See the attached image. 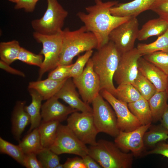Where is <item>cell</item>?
<instances>
[{
	"label": "cell",
	"instance_id": "obj_16",
	"mask_svg": "<svg viewBox=\"0 0 168 168\" xmlns=\"http://www.w3.org/2000/svg\"><path fill=\"white\" fill-rule=\"evenodd\" d=\"M72 78H68L54 96L72 108L81 112H92V107L80 98Z\"/></svg>",
	"mask_w": 168,
	"mask_h": 168
},
{
	"label": "cell",
	"instance_id": "obj_20",
	"mask_svg": "<svg viewBox=\"0 0 168 168\" xmlns=\"http://www.w3.org/2000/svg\"><path fill=\"white\" fill-rule=\"evenodd\" d=\"M67 79L58 81L48 78L44 80L30 82L28 88L34 89L41 96L43 100H47L55 95Z\"/></svg>",
	"mask_w": 168,
	"mask_h": 168
},
{
	"label": "cell",
	"instance_id": "obj_21",
	"mask_svg": "<svg viewBox=\"0 0 168 168\" xmlns=\"http://www.w3.org/2000/svg\"><path fill=\"white\" fill-rule=\"evenodd\" d=\"M28 89L31 98L30 104L25 106V110L29 114L31 120L29 133L38 128L41 122V102L43 100L41 96L36 91L31 88Z\"/></svg>",
	"mask_w": 168,
	"mask_h": 168
},
{
	"label": "cell",
	"instance_id": "obj_12",
	"mask_svg": "<svg viewBox=\"0 0 168 168\" xmlns=\"http://www.w3.org/2000/svg\"><path fill=\"white\" fill-rule=\"evenodd\" d=\"M100 94L114 109L120 131H131L142 125L129 110L128 103L118 99L106 90H101Z\"/></svg>",
	"mask_w": 168,
	"mask_h": 168
},
{
	"label": "cell",
	"instance_id": "obj_15",
	"mask_svg": "<svg viewBox=\"0 0 168 168\" xmlns=\"http://www.w3.org/2000/svg\"><path fill=\"white\" fill-rule=\"evenodd\" d=\"M58 99L54 96L42 105L41 113L43 121H56L60 123L67 119L68 115L78 111L63 104Z\"/></svg>",
	"mask_w": 168,
	"mask_h": 168
},
{
	"label": "cell",
	"instance_id": "obj_1",
	"mask_svg": "<svg viewBox=\"0 0 168 168\" xmlns=\"http://www.w3.org/2000/svg\"><path fill=\"white\" fill-rule=\"evenodd\" d=\"M94 1V5L85 8L86 13L79 12L77 16L86 29L95 36L97 49L110 41L109 34L114 29L132 17H118L111 14L110 9L118 3L117 1Z\"/></svg>",
	"mask_w": 168,
	"mask_h": 168
},
{
	"label": "cell",
	"instance_id": "obj_30",
	"mask_svg": "<svg viewBox=\"0 0 168 168\" xmlns=\"http://www.w3.org/2000/svg\"><path fill=\"white\" fill-rule=\"evenodd\" d=\"M114 96L128 104L137 101L142 97L138 91L131 83L119 85L116 88Z\"/></svg>",
	"mask_w": 168,
	"mask_h": 168
},
{
	"label": "cell",
	"instance_id": "obj_32",
	"mask_svg": "<svg viewBox=\"0 0 168 168\" xmlns=\"http://www.w3.org/2000/svg\"><path fill=\"white\" fill-rule=\"evenodd\" d=\"M0 152L8 155L23 166L25 154L18 145L13 144L0 137Z\"/></svg>",
	"mask_w": 168,
	"mask_h": 168
},
{
	"label": "cell",
	"instance_id": "obj_18",
	"mask_svg": "<svg viewBox=\"0 0 168 168\" xmlns=\"http://www.w3.org/2000/svg\"><path fill=\"white\" fill-rule=\"evenodd\" d=\"M156 0H134L118 3L110 9L111 14L118 17H137L142 12L150 10Z\"/></svg>",
	"mask_w": 168,
	"mask_h": 168
},
{
	"label": "cell",
	"instance_id": "obj_45",
	"mask_svg": "<svg viewBox=\"0 0 168 168\" xmlns=\"http://www.w3.org/2000/svg\"><path fill=\"white\" fill-rule=\"evenodd\" d=\"M161 120V124L168 130V105L166 108Z\"/></svg>",
	"mask_w": 168,
	"mask_h": 168
},
{
	"label": "cell",
	"instance_id": "obj_26",
	"mask_svg": "<svg viewBox=\"0 0 168 168\" xmlns=\"http://www.w3.org/2000/svg\"><path fill=\"white\" fill-rule=\"evenodd\" d=\"M19 141L18 145L25 154H37L43 148L38 128L34 129Z\"/></svg>",
	"mask_w": 168,
	"mask_h": 168
},
{
	"label": "cell",
	"instance_id": "obj_31",
	"mask_svg": "<svg viewBox=\"0 0 168 168\" xmlns=\"http://www.w3.org/2000/svg\"><path fill=\"white\" fill-rule=\"evenodd\" d=\"M142 97L148 100L157 91L154 85L140 72L132 84Z\"/></svg>",
	"mask_w": 168,
	"mask_h": 168
},
{
	"label": "cell",
	"instance_id": "obj_44",
	"mask_svg": "<svg viewBox=\"0 0 168 168\" xmlns=\"http://www.w3.org/2000/svg\"><path fill=\"white\" fill-rule=\"evenodd\" d=\"M86 168H101V166L88 154L82 157Z\"/></svg>",
	"mask_w": 168,
	"mask_h": 168
},
{
	"label": "cell",
	"instance_id": "obj_17",
	"mask_svg": "<svg viewBox=\"0 0 168 168\" xmlns=\"http://www.w3.org/2000/svg\"><path fill=\"white\" fill-rule=\"evenodd\" d=\"M138 70L156 87L157 91L166 90L168 76L161 70L143 57L138 61Z\"/></svg>",
	"mask_w": 168,
	"mask_h": 168
},
{
	"label": "cell",
	"instance_id": "obj_36",
	"mask_svg": "<svg viewBox=\"0 0 168 168\" xmlns=\"http://www.w3.org/2000/svg\"><path fill=\"white\" fill-rule=\"evenodd\" d=\"M93 50L86 52L85 53L79 56L76 62L73 64L71 69L69 78H74L80 75L84 69L89 59L92 56Z\"/></svg>",
	"mask_w": 168,
	"mask_h": 168
},
{
	"label": "cell",
	"instance_id": "obj_7",
	"mask_svg": "<svg viewBox=\"0 0 168 168\" xmlns=\"http://www.w3.org/2000/svg\"><path fill=\"white\" fill-rule=\"evenodd\" d=\"M94 123L99 133L115 138L119 132L115 112L100 93L92 102Z\"/></svg>",
	"mask_w": 168,
	"mask_h": 168
},
{
	"label": "cell",
	"instance_id": "obj_3",
	"mask_svg": "<svg viewBox=\"0 0 168 168\" xmlns=\"http://www.w3.org/2000/svg\"><path fill=\"white\" fill-rule=\"evenodd\" d=\"M98 42L94 35L84 25L74 30H63L62 50L58 65L72 64L73 58L80 53L97 49Z\"/></svg>",
	"mask_w": 168,
	"mask_h": 168
},
{
	"label": "cell",
	"instance_id": "obj_42",
	"mask_svg": "<svg viewBox=\"0 0 168 168\" xmlns=\"http://www.w3.org/2000/svg\"><path fill=\"white\" fill-rule=\"evenodd\" d=\"M63 165L64 168H86L82 157L68 158Z\"/></svg>",
	"mask_w": 168,
	"mask_h": 168
},
{
	"label": "cell",
	"instance_id": "obj_27",
	"mask_svg": "<svg viewBox=\"0 0 168 168\" xmlns=\"http://www.w3.org/2000/svg\"><path fill=\"white\" fill-rule=\"evenodd\" d=\"M149 128V130L145 133L143 137L145 147H155L158 143L168 139V130L161 124L151 125Z\"/></svg>",
	"mask_w": 168,
	"mask_h": 168
},
{
	"label": "cell",
	"instance_id": "obj_23",
	"mask_svg": "<svg viewBox=\"0 0 168 168\" xmlns=\"http://www.w3.org/2000/svg\"><path fill=\"white\" fill-rule=\"evenodd\" d=\"M168 96L166 91H156L148 100L152 116V122L161 120L168 105Z\"/></svg>",
	"mask_w": 168,
	"mask_h": 168
},
{
	"label": "cell",
	"instance_id": "obj_10",
	"mask_svg": "<svg viewBox=\"0 0 168 168\" xmlns=\"http://www.w3.org/2000/svg\"><path fill=\"white\" fill-rule=\"evenodd\" d=\"M82 100L89 104L92 103L101 91L99 78L94 71L91 58L81 74L72 78Z\"/></svg>",
	"mask_w": 168,
	"mask_h": 168
},
{
	"label": "cell",
	"instance_id": "obj_9",
	"mask_svg": "<svg viewBox=\"0 0 168 168\" xmlns=\"http://www.w3.org/2000/svg\"><path fill=\"white\" fill-rule=\"evenodd\" d=\"M67 119V125L82 142L90 145L96 144L99 132L92 112L75 111L71 114Z\"/></svg>",
	"mask_w": 168,
	"mask_h": 168
},
{
	"label": "cell",
	"instance_id": "obj_13",
	"mask_svg": "<svg viewBox=\"0 0 168 168\" xmlns=\"http://www.w3.org/2000/svg\"><path fill=\"white\" fill-rule=\"evenodd\" d=\"M142 56L137 48L122 54L114 77L118 85L133 83L138 74V61Z\"/></svg>",
	"mask_w": 168,
	"mask_h": 168
},
{
	"label": "cell",
	"instance_id": "obj_8",
	"mask_svg": "<svg viewBox=\"0 0 168 168\" xmlns=\"http://www.w3.org/2000/svg\"><path fill=\"white\" fill-rule=\"evenodd\" d=\"M49 149L58 155L69 154L81 157L88 154V148L67 126L60 124L55 140Z\"/></svg>",
	"mask_w": 168,
	"mask_h": 168
},
{
	"label": "cell",
	"instance_id": "obj_22",
	"mask_svg": "<svg viewBox=\"0 0 168 168\" xmlns=\"http://www.w3.org/2000/svg\"><path fill=\"white\" fill-rule=\"evenodd\" d=\"M168 29V22L159 17L150 20L139 30L137 39L144 40L154 36L159 37L163 34Z\"/></svg>",
	"mask_w": 168,
	"mask_h": 168
},
{
	"label": "cell",
	"instance_id": "obj_6",
	"mask_svg": "<svg viewBox=\"0 0 168 168\" xmlns=\"http://www.w3.org/2000/svg\"><path fill=\"white\" fill-rule=\"evenodd\" d=\"M33 35L35 40L42 45L40 54L43 55L44 58L39 70L38 80H40L45 73L58 66L62 50L63 30L51 35H44L35 32Z\"/></svg>",
	"mask_w": 168,
	"mask_h": 168
},
{
	"label": "cell",
	"instance_id": "obj_28",
	"mask_svg": "<svg viewBox=\"0 0 168 168\" xmlns=\"http://www.w3.org/2000/svg\"><path fill=\"white\" fill-rule=\"evenodd\" d=\"M137 48L142 56L158 51L168 53V29L154 42L138 44Z\"/></svg>",
	"mask_w": 168,
	"mask_h": 168
},
{
	"label": "cell",
	"instance_id": "obj_29",
	"mask_svg": "<svg viewBox=\"0 0 168 168\" xmlns=\"http://www.w3.org/2000/svg\"><path fill=\"white\" fill-rule=\"evenodd\" d=\"M21 48L19 42L16 40L0 42V60L10 65L17 60Z\"/></svg>",
	"mask_w": 168,
	"mask_h": 168
},
{
	"label": "cell",
	"instance_id": "obj_4",
	"mask_svg": "<svg viewBox=\"0 0 168 168\" xmlns=\"http://www.w3.org/2000/svg\"><path fill=\"white\" fill-rule=\"evenodd\" d=\"M115 144L100 139L88 147V154L104 168H130L132 167L133 155L123 152Z\"/></svg>",
	"mask_w": 168,
	"mask_h": 168
},
{
	"label": "cell",
	"instance_id": "obj_40",
	"mask_svg": "<svg viewBox=\"0 0 168 168\" xmlns=\"http://www.w3.org/2000/svg\"><path fill=\"white\" fill-rule=\"evenodd\" d=\"M39 0H19L15 6L16 9H24L26 12H33L37 2Z\"/></svg>",
	"mask_w": 168,
	"mask_h": 168
},
{
	"label": "cell",
	"instance_id": "obj_2",
	"mask_svg": "<svg viewBox=\"0 0 168 168\" xmlns=\"http://www.w3.org/2000/svg\"><path fill=\"white\" fill-rule=\"evenodd\" d=\"M97 50L91 58L93 69L100 80L101 90H106L115 96L114 77L122 53L110 41Z\"/></svg>",
	"mask_w": 168,
	"mask_h": 168
},
{
	"label": "cell",
	"instance_id": "obj_34",
	"mask_svg": "<svg viewBox=\"0 0 168 168\" xmlns=\"http://www.w3.org/2000/svg\"><path fill=\"white\" fill-rule=\"evenodd\" d=\"M37 155L43 168H55L60 163L58 155L49 148H43Z\"/></svg>",
	"mask_w": 168,
	"mask_h": 168
},
{
	"label": "cell",
	"instance_id": "obj_47",
	"mask_svg": "<svg viewBox=\"0 0 168 168\" xmlns=\"http://www.w3.org/2000/svg\"><path fill=\"white\" fill-rule=\"evenodd\" d=\"M9 1H10L11 2H14L16 3L18 2L19 1V0H8Z\"/></svg>",
	"mask_w": 168,
	"mask_h": 168
},
{
	"label": "cell",
	"instance_id": "obj_43",
	"mask_svg": "<svg viewBox=\"0 0 168 168\" xmlns=\"http://www.w3.org/2000/svg\"><path fill=\"white\" fill-rule=\"evenodd\" d=\"M0 68L10 74L23 77H25V74L23 72L12 68L10 66V65L1 60H0Z\"/></svg>",
	"mask_w": 168,
	"mask_h": 168
},
{
	"label": "cell",
	"instance_id": "obj_46",
	"mask_svg": "<svg viewBox=\"0 0 168 168\" xmlns=\"http://www.w3.org/2000/svg\"><path fill=\"white\" fill-rule=\"evenodd\" d=\"M55 168H64L63 164L59 163L57 166Z\"/></svg>",
	"mask_w": 168,
	"mask_h": 168
},
{
	"label": "cell",
	"instance_id": "obj_39",
	"mask_svg": "<svg viewBox=\"0 0 168 168\" xmlns=\"http://www.w3.org/2000/svg\"><path fill=\"white\" fill-rule=\"evenodd\" d=\"M23 166L27 168H43L37 154L34 153L25 154Z\"/></svg>",
	"mask_w": 168,
	"mask_h": 168
},
{
	"label": "cell",
	"instance_id": "obj_14",
	"mask_svg": "<svg viewBox=\"0 0 168 168\" xmlns=\"http://www.w3.org/2000/svg\"><path fill=\"white\" fill-rule=\"evenodd\" d=\"M151 124L142 125L129 132L120 131L115 138L114 143L123 151H130L134 155L138 156L145 148L143 137Z\"/></svg>",
	"mask_w": 168,
	"mask_h": 168
},
{
	"label": "cell",
	"instance_id": "obj_5",
	"mask_svg": "<svg viewBox=\"0 0 168 168\" xmlns=\"http://www.w3.org/2000/svg\"><path fill=\"white\" fill-rule=\"evenodd\" d=\"M47 7L43 16L31 22L34 32L39 34L51 35L61 32L68 12L64 9L57 0H47Z\"/></svg>",
	"mask_w": 168,
	"mask_h": 168
},
{
	"label": "cell",
	"instance_id": "obj_37",
	"mask_svg": "<svg viewBox=\"0 0 168 168\" xmlns=\"http://www.w3.org/2000/svg\"><path fill=\"white\" fill-rule=\"evenodd\" d=\"M73 64L68 65H58L48 75V78L60 81L69 78Z\"/></svg>",
	"mask_w": 168,
	"mask_h": 168
},
{
	"label": "cell",
	"instance_id": "obj_11",
	"mask_svg": "<svg viewBox=\"0 0 168 168\" xmlns=\"http://www.w3.org/2000/svg\"><path fill=\"white\" fill-rule=\"evenodd\" d=\"M137 17H132L121 24L110 33L109 41L112 42L122 53L133 49L139 29Z\"/></svg>",
	"mask_w": 168,
	"mask_h": 168
},
{
	"label": "cell",
	"instance_id": "obj_33",
	"mask_svg": "<svg viewBox=\"0 0 168 168\" xmlns=\"http://www.w3.org/2000/svg\"><path fill=\"white\" fill-rule=\"evenodd\" d=\"M143 56L145 59L153 63L168 76V53L158 51Z\"/></svg>",
	"mask_w": 168,
	"mask_h": 168
},
{
	"label": "cell",
	"instance_id": "obj_48",
	"mask_svg": "<svg viewBox=\"0 0 168 168\" xmlns=\"http://www.w3.org/2000/svg\"><path fill=\"white\" fill-rule=\"evenodd\" d=\"M166 91L167 93L168 96V81H167V87H166Z\"/></svg>",
	"mask_w": 168,
	"mask_h": 168
},
{
	"label": "cell",
	"instance_id": "obj_25",
	"mask_svg": "<svg viewBox=\"0 0 168 168\" xmlns=\"http://www.w3.org/2000/svg\"><path fill=\"white\" fill-rule=\"evenodd\" d=\"M60 122L56 121H42L38 128L43 148H49L55 139Z\"/></svg>",
	"mask_w": 168,
	"mask_h": 168
},
{
	"label": "cell",
	"instance_id": "obj_41",
	"mask_svg": "<svg viewBox=\"0 0 168 168\" xmlns=\"http://www.w3.org/2000/svg\"><path fill=\"white\" fill-rule=\"evenodd\" d=\"M161 142L157 143L152 150L147 152L145 154H160L168 158V144Z\"/></svg>",
	"mask_w": 168,
	"mask_h": 168
},
{
	"label": "cell",
	"instance_id": "obj_38",
	"mask_svg": "<svg viewBox=\"0 0 168 168\" xmlns=\"http://www.w3.org/2000/svg\"><path fill=\"white\" fill-rule=\"evenodd\" d=\"M150 10L168 22V0H156Z\"/></svg>",
	"mask_w": 168,
	"mask_h": 168
},
{
	"label": "cell",
	"instance_id": "obj_19",
	"mask_svg": "<svg viewBox=\"0 0 168 168\" xmlns=\"http://www.w3.org/2000/svg\"><path fill=\"white\" fill-rule=\"evenodd\" d=\"M26 101L16 102L12 113L11 132L14 138L19 141L26 127L30 124V117L25 109Z\"/></svg>",
	"mask_w": 168,
	"mask_h": 168
},
{
	"label": "cell",
	"instance_id": "obj_24",
	"mask_svg": "<svg viewBox=\"0 0 168 168\" xmlns=\"http://www.w3.org/2000/svg\"><path fill=\"white\" fill-rule=\"evenodd\" d=\"M128 105L131 112L138 119L142 125L152 123V116L148 100L142 97Z\"/></svg>",
	"mask_w": 168,
	"mask_h": 168
},
{
	"label": "cell",
	"instance_id": "obj_35",
	"mask_svg": "<svg viewBox=\"0 0 168 168\" xmlns=\"http://www.w3.org/2000/svg\"><path fill=\"white\" fill-rule=\"evenodd\" d=\"M43 56L40 54H36L21 47L17 60L27 64L39 67L41 66L43 61Z\"/></svg>",
	"mask_w": 168,
	"mask_h": 168
}]
</instances>
